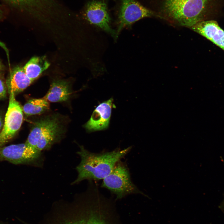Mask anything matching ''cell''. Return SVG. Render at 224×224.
Wrapping results in <instances>:
<instances>
[{
    "mask_svg": "<svg viewBox=\"0 0 224 224\" xmlns=\"http://www.w3.org/2000/svg\"><path fill=\"white\" fill-rule=\"evenodd\" d=\"M79 147L80 150L77 153L81 160L76 168L78 173L77 178L72 184L85 180L94 181L103 180L132 148L129 147L123 149L117 148L111 152L94 153L89 151L82 146H79Z\"/></svg>",
    "mask_w": 224,
    "mask_h": 224,
    "instance_id": "cell-1",
    "label": "cell"
},
{
    "mask_svg": "<svg viewBox=\"0 0 224 224\" xmlns=\"http://www.w3.org/2000/svg\"><path fill=\"white\" fill-rule=\"evenodd\" d=\"M156 16L191 28L204 20L212 0H154Z\"/></svg>",
    "mask_w": 224,
    "mask_h": 224,
    "instance_id": "cell-2",
    "label": "cell"
},
{
    "mask_svg": "<svg viewBox=\"0 0 224 224\" xmlns=\"http://www.w3.org/2000/svg\"><path fill=\"white\" fill-rule=\"evenodd\" d=\"M84 194L83 212L77 219L63 224H120L111 200L104 196L94 181L89 182Z\"/></svg>",
    "mask_w": 224,
    "mask_h": 224,
    "instance_id": "cell-3",
    "label": "cell"
},
{
    "mask_svg": "<svg viewBox=\"0 0 224 224\" xmlns=\"http://www.w3.org/2000/svg\"><path fill=\"white\" fill-rule=\"evenodd\" d=\"M59 119L54 115L37 121L25 143L40 152L49 149L60 139L63 133V126Z\"/></svg>",
    "mask_w": 224,
    "mask_h": 224,
    "instance_id": "cell-4",
    "label": "cell"
},
{
    "mask_svg": "<svg viewBox=\"0 0 224 224\" xmlns=\"http://www.w3.org/2000/svg\"><path fill=\"white\" fill-rule=\"evenodd\" d=\"M101 187L121 199L131 194H141L146 196L132 181L127 165L121 160L115 165L111 172L103 180Z\"/></svg>",
    "mask_w": 224,
    "mask_h": 224,
    "instance_id": "cell-5",
    "label": "cell"
},
{
    "mask_svg": "<svg viewBox=\"0 0 224 224\" xmlns=\"http://www.w3.org/2000/svg\"><path fill=\"white\" fill-rule=\"evenodd\" d=\"M0 159L15 164L27 163L37 166L42 161L41 152L26 143L0 147Z\"/></svg>",
    "mask_w": 224,
    "mask_h": 224,
    "instance_id": "cell-6",
    "label": "cell"
},
{
    "mask_svg": "<svg viewBox=\"0 0 224 224\" xmlns=\"http://www.w3.org/2000/svg\"><path fill=\"white\" fill-rule=\"evenodd\" d=\"M9 93V105L3 126L0 133V147L11 139L20 128L23 119V113L15 95L11 90Z\"/></svg>",
    "mask_w": 224,
    "mask_h": 224,
    "instance_id": "cell-7",
    "label": "cell"
},
{
    "mask_svg": "<svg viewBox=\"0 0 224 224\" xmlns=\"http://www.w3.org/2000/svg\"><path fill=\"white\" fill-rule=\"evenodd\" d=\"M156 16L150 9L136 0H120L118 14V28L116 37L124 28L129 27L138 20L145 17Z\"/></svg>",
    "mask_w": 224,
    "mask_h": 224,
    "instance_id": "cell-8",
    "label": "cell"
},
{
    "mask_svg": "<svg viewBox=\"0 0 224 224\" xmlns=\"http://www.w3.org/2000/svg\"><path fill=\"white\" fill-rule=\"evenodd\" d=\"M85 19L91 24L110 34L116 40V32L110 26L111 20L106 2L93 0L87 5L84 12Z\"/></svg>",
    "mask_w": 224,
    "mask_h": 224,
    "instance_id": "cell-9",
    "label": "cell"
},
{
    "mask_svg": "<svg viewBox=\"0 0 224 224\" xmlns=\"http://www.w3.org/2000/svg\"><path fill=\"white\" fill-rule=\"evenodd\" d=\"M112 98L100 104L93 112L90 119L84 125L89 132L105 130L109 125L113 106Z\"/></svg>",
    "mask_w": 224,
    "mask_h": 224,
    "instance_id": "cell-10",
    "label": "cell"
},
{
    "mask_svg": "<svg viewBox=\"0 0 224 224\" xmlns=\"http://www.w3.org/2000/svg\"><path fill=\"white\" fill-rule=\"evenodd\" d=\"M190 28L224 50V30L216 21H202Z\"/></svg>",
    "mask_w": 224,
    "mask_h": 224,
    "instance_id": "cell-11",
    "label": "cell"
},
{
    "mask_svg": "<svg viewBox=\"0 0 224 224\" xmlns=\"http://www.w3.org/2000/svg\"><path fill=\"white\" fill-rule=\"evenodd\" d=\"M32 82L26 74L23 67L19 66L12 69L6 81L8 91H12L15 95L26 89Z\"/></svg>",
    "mask_w": 224,
    "mask_h": 224,
    "instance_id": "cell-12",
    "label": "cell"
},
{
    "mask_svg": "<svg viewBox=\"0 0 224 224\" xmlns=\"http://www.w3.org/2000/svg\"><path fill=\"white\" fill-rule=\"evenodd\" d=\"M71 93L70 85L67 82L55 80L52 83L44 98L52 102L65 101L69 98Z\"/></svg>",
    "mask_w": 224,
    "mask_h": 224,
    "instance_id": "cell-13",
    "label": "cell"
},
{
    "mask_svg": "<svg viewBox=\"0 0 224 224\" xmlns=\"http://www.w3.org/2000/svg\"><path fill=\"white\" fill-rule=\"evenodd\" d=\"M50 66L44 56L32 58L23 67L26 75L33 82Z\"/></svg>",
    "mask_w": 224,
    "mask_h": 224,
    "instance_id": "cell-14",
    "label": "cell"
},
{
    "mask_svg": "<svg viewBox=\"0 0 224 224\" xmlns=\"http://www.w3.org/2000/svg\"><path fill=\"white\" fill-rule=\"evenodd\" d=\"M49 107V103L44 98L33 99L25 103L22 110L26 115L30 116L42 114L48 110Z\"/></svg>",
    "mask_w": 224,
    "mask_h": 224,
    "instance_id": "cell-15",
    "label": "cell"
},
{
    "mask_svg": "<svg viewBox=\"0 0 224 224\" xmlns=\"http://www.w3.org/2000/svg\"><path fill=\"white\" fill-rule=\"evenodd\" d=\"M7 86L4 75L0 72V100L5 99L7 96Z\"/></svg>",
    "mask_w": 224,
    "mask_h": 224,
    "instance_id": "cell-16",
    "label": "cell"
},
{
    "mask_svg": "<svg viewBox=\"0 0 224 224\" xmlns=\"http://www.w3.org/2000/svg\"><path fill=\"white\" fill-rule=\"evenodd\" d=\"M12 6H16L26 3L29 0H4Z\"/></svg>",
    "mask_w": 224,
    "mask_h": 224,
    "instance_id": "cell-17",
    "label": "cell"
},
{
    "mask_svg": "<svg viewBox=\"0 0 224 224\" xmlns=\"http://www.w3.org/2000/svg\"><path fill=\"white\" fill-rule=\"evenodd\" d=\"M4 121L3 117L1 114H0V133L3 126Z\"/></svg>",
    "mask_w": 224,
    "mask_h": 224,
    "instance_id": "cell-18",
    "label": "cell"
},
{
    "mask_svg": "<svg viewBox=\"0 0 224 224\" xmlns=\"http://www.w3.org/2000/svg\"><path fill=\"white\" fill-rule=\"evenodd\" d=\"M4 68V67L2 63L0 60V71L2 70Z\"/></svg>",
    "mask_w": 224,
    "mask_h": 224,
    "instance_id": "cell-19",
    "label": "cell"
}]
</instances>
